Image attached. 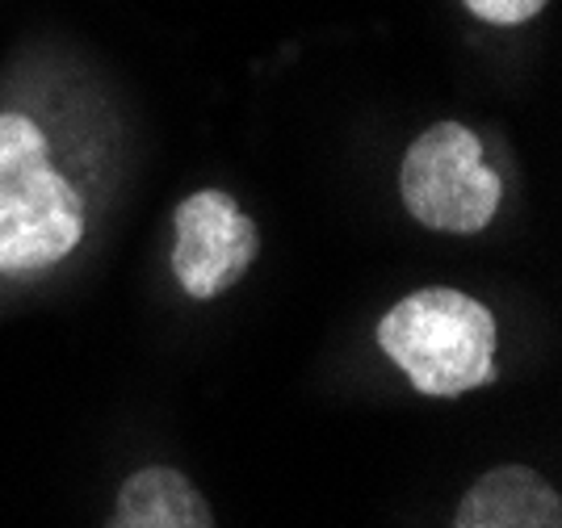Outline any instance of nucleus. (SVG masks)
Here are the masks:
<instances>
[{
  "label": "nucleus",
  "instance_id": "nucleus-1",
  "mask_svg": "<svg viewBox=\"0 0 562 528\" xmlns=\"http://www.w3.org/2000/svg\"><path fill=\"white\" fill-rule=\"evenodd\" d=\"M378 348L428 398H458L495 382V319L462 290L428 285L395 302L378 323Z\"/></svg>",
  "mask_w": 562,
  "mask_h": 528
},
{
  "label": "nucleus",
  "instance_id": "nucleus-2",
  "mask_svg": "<svg viewBox=\"0 0 562 528\" xmlns=\"http://www.w3.org/2000/svg\"><path fill=\"white\" fill-rule=\"evenodd\" d=\"M85 235V202L55 172L47 135L25 114H0V273L59 265Z\"/></svg>",
  "mask_w": 562,
  "mask_h": 528
},
{
  "label": "nucleus",
  "instance_id": "nucleus-3",
  "mask_svg": "<svg viewBox=\"0 0 562 528\" xmlns=\"http://www.w3.org/2000/svg\"><path fill=\"white\" fill-rule=\"evenodd\" d=\"M407 214L446 235H474L495 218L504 184L483 164V143L462 122L428 126L398 164Z\"/></svg>",
  "mask_w": 562,
  "mask_h": 528
},
{
  "label": "nucleus",
  "instance_id": "nucleus-4",
  "mask_svg": "<svg viewBox=\"0 0 562 528\" xmlns=\"http://www.w3.org/2000/svg\"><path fill=\"white\" fill-rule=\"evenodd\" d=\"M177 244H172V273L189 299L206 302L232 290L248 265L257 260V223L239 210L232 193L202 189L177 206Z\"/></svg>",
  "mask_w": 562,
  "mask_h": 528
},
{
  "label": "nucleus",
  "instance_id": "nucleus-5",
  "mask_svg": "<svg viewBox=\"0 0 562 528\" xmlns=\"http://www.w3.org/2000/svg\"><path fill=\"white\" fill-rule=\"evenodd\" d=\"M453 528H562V499L538 470L495 465L462 495Z\"/></svg>",
  "mask_w": 562,
  "mask_h": 528
},
{
  "label": "nucleus",
  "instance_id": "nucleus-6",
  "mask_svg": "<svg viewBox=\"0 0 562 528\" xmlns=\"http://www.w3.org/2000/svg\"><path fill=\"white\" fill-rule=\"evenodd\" d=\"M110 528H214V516L181 470L147 465L122 483Z\"/></svg>",
  "mask_w": 562,
  "mask_h": 528
},
{
  "label": "nucleus",
  "instance_id": "nucleus-7",
  "mask_svg": "<svg viewBox=\"0 0 562 528\" xmlns=\"http://www.w3.org/2000/svg\"><path fill=\"white\" fill-rule=\"evenodd\" d=\"M462 4L487 25H520L538 18L550 0H462Z\"/></svg>",
  "mask_w": 562,
  "mask_h": 528
}]
</instances>
